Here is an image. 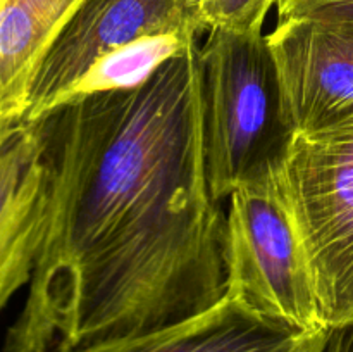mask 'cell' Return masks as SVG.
<instances>
[{
  "label": "cell",
  "mask_w": 353,
  "mask_h": 352,
  "mask_svg": "<svg viewBox=\"0 0 353 352\" xmlns=\"http://www.w3.org/2000/svg\"><path fill=\"white\" fill-rule=\"evenodd\" d=\"M41 121L47 224L3 352L141 337L217 306L226 211L207 179L199 41L140 85Z\"/></svg>",
  "instance_id": "1"
},
{
  "label": "cell",
  "mask_w": 353,
  "mask_h": 352,
  "mask_svg": "<svg viewBox=\"0 0 353 352\" xmlns=\"http://www.w3.org/2000/svg\"><path fill=\"white\" fill-rule=\"evenodd\" d=\"M200 69L207 179L223 204L240 186L285 168L296 135L268 35L209 31Z\"/></svg>",
  "instance_id": "2"
},
{
  "label": "cell",
  "mask_w": 353,
  "mask_h": 352,
  "mask_svg": "<svg viewBox=\"0 0 353 352\" xmlns=\"http://www.w3.org/2000/svg\"><path fill=\"white\" fill-rule=\"evenodd\" d=\"M226 297L293 333L327 331L283 169L234 190L224 224Z\"/></svg>",
  "instance_id": "3"
},
{
  "label": "cell",
  "mask_w": 353,
  "mask_h": 352,
  "mask_svg": "<svg viewBox=\"0 0 353 352\" xmlns=\"http://www.w3.org/2000/svg\"><path fill=\"white\" fill-rule=\"evenodd\" d=\"M326 328L353 320V130L296 137L283 168Z\"/></svg>",
  "instance_id": "4"
},
{
  "label": "cell",
  "mask_w": 353,
  "mask_h": 352,
  "mask_svg": "<svg viewBox=\"0 0 353 352\" xmlns=\"http://www.w3.org/2000/svg\"><path fill=\"white\" fill-rule=\"evenodd\" d=\"M162 35H203L192 0H85L41 62L23 123H38L57 113L103 57Z\"/></svg>",
  "instance_id": "5"
},
{
  "label": "cell",
  "mask_w": 353,
  "mask_h": 352,
  "mask_svg": "<svg viewBox=\"0 0 353 352\" xmlns=\"http://www.w3.org/2000/svg\"><path fill=\"white\" fill-rule=\"evenodd\" d=\"M296 137L353 130V37L303 21L268 33Z\"/></svg>",
  "instance_id": "6"
},
{
  "label": "cell",
  "mask_w": 353,
  "mask_h": 352,
  "mask_svg": "<svg viewBox=\"0 0 353 352\" xmlns=\"http://www.w3.org/2000/svg\"><path fill=\"white\" fill-rule=\"evenodd\" d=\"M45 121L0 128V309L30 283L48 214Z\"/></svg>",
  "instance_id": "7"
},
{
  "label": "cell",
  "mask_w": 353,
  "mask_h": 352,
  "mask_svg": "<svg viewBox=\"0 0 353 352\" xmlns=\"http://www.w3.org/2000/svg\"><path fill=\"white\" fill-rule=\"evenodd\" d=\"M326 331L293 333L269 324L226 295L200 316L124 340L45 352H321Z\"/></svg>",
  "instance_id": "8"
},
{
  "label": "cell",
  "mask_w": 353,
  "mask_h": 352,
  "mask_svg": "<svg viewBox=\"0 0 353 352\" xmlns=\"http://www.w3.org/2000/svg\"><path fill=\"white\" fill-rule=\"evenodd\" d=\"M85 0H0V128L23 123L41 62Z\"/></svg>",
  "instance_id": "9"
},
{
  "label": "cell",
  "mask_w": 353,
  "mask_h": 352,
  "mask_svg": "<svg viewBox=\"0 0 353 352\" xmlns=\"http://www.w3.org/2000/svg\"><path fill=\"white\" fill-rule=\"evenodd\" d=\"M195 41H199V37L179 35H162L134 41L97 62L76 86L69 102L90 93L140 85L165 61L185 52Z\"/></svg>",
  "instance_id": "10"
},
{
  "label": "cell",
  "mask_w": 353,
  "mask_h": 352,
  "mask_svg": "<svg viewBox=\"0 0 353 352\" xmlns=\"http://www.w3.org/2000/svg\"><path fill=\"white\" fill-rule=\"evenodd\" d=\"M279 0H192L202 33L224 30L234 33L262 31L265 17Z\"/></svg>",
  "instance_id": "11"
},
{
  "label": "cell",
  "mask_w": 353,
  "mask_h": 352,
  "mask_svg": "<svg viewBox=\"0 0 353 352\" xmlns=\"http://www.w3.org/2000/svg\"><path fill=\"white\" fill-rule=\"evenodd\" d=\"M278 21H303L353 37V0H279Z\"/></svg>",
  "instance_id": "12"
},
{
  "label": "cell",
  "mask_w": 353,
  "mask_h": 352,
  "mask_svg": "<svg viewBox=\"0 0 353 352\" xmlns=\"http://www.w3.org/2000/svg\"><path fill=\"white\" fill-rule=\"evenodd\" d=\"M321 352H353V320L330 328Z\"/></svg>",
  "instance_id": "13"
}]
</instances>
